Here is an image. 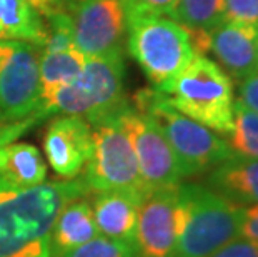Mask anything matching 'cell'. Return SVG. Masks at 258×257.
<instances>
[{"label": "cell", "mask_w": 258, "mask_h": 257, "mask_svg": "<svg viewBox=\"0 0 258 257\" xmlns=\"http://www.w3.org/2000/svg\"><path fill=\"white\" fill-rule=\"evenodd\" d=\"M87 192L82 179L30 189L0 184V257H50L52 227L60 211Z\"/></svg>", "instance_id": "6da1fadb"}, {"label": "cell", "mask_w": 258, "mask_h": 257, "mask_svg": "<svg viewBox=\"0 0 258 257\" xmlns=\"http://www.w3.org/2000/svg\"><path fill=\"white\" fill-rule=\"evenodd\" d=\"M125 9L127 50L153 89H160L195 57L186 29L168 15L153 12L135 0H125Z\"/></svg>", "instance_id": "7a4b0ae2"}, {"label": "cell", "mask_w": 258, "mask_h": 257, "mask_svg": "<svg viewBox=\"0 0 258 257\" xmlns=\"http://www.w3.org/2000/svg\"><path fill=\"white\" fill-rule=\"evenodd\" d=\"M127 104L123 54L87 57L82 72L42 102L37 120L50 116H77L95 125Z\"/></svg>", "instance_id": "3957f363"}, {"label": "cell", "mask_w": 258, "mask_h": 257, "mask_svg": "<svg viewBox=\"0 0 258 257\" xmlns=\"http://www.w3.org/2000/svg\"><path fill=\"white\" fill-rule=\"evenodd\" d=\"M157 90L178 112L213 132L228 135L233 130L232 77L207 56H195L177 77Z\"/></svg>", "instance_id": "277c9868"}, {"label": "cell", "mask_w": 258, "mask_h": 257, "mask_svg": "<svg viewBox=\"0 0 258 257\" xmlns=\"http://www.w3.org/2000/svg\"><path fill=\"white\" fill-rule=\"evenodd\" d=\"M182 226L175 257H208L241 237L245 207L202 184H180Z\"/></svg>", "instance_id": "5b68a950"}, {"label": "cell", "mask_w": 258, "mask_h": 257, "mask_svg": "<svg viewBox=\"0 0 258 257\" xmlns=\"http://www.w3.org/2000/svg\"><path fill=\"white\" fill-rule=\"evenodd\" d=\"M134 107L153 120L185 169L186 177L210 172L233 156L227 140L172 107L157 89L139 90Z\"/></svg>", "instance_id": "8992f818"}, {"label": "cell", "mask_w": 258, "mask_h": 257, "mask_svg": "<svg viewBox=\"0 0 258 257\" xmlns=\"http://www.w3.org/2000/svg\"><path fill=\"white\" fill-rule=\"evenodd\" d=\"M40 107V47L22 40L0 42V127L22 134L37 122Z\"/></svg>", "instance_id": "52a82bcc"}, {"label": "cell", "mask_w": 258, "mask_h": 257, "mask_svg": "<svg viewBox=\"0 0 258 257\" xmlns=\"http://www.w3.org/2000/svg\"><path fill=\"white\" fill-rule=\"evenodd\" d=\"M84 184L92 192H130L147 197L134 147L113 116L92 125V154L84 169Z\"/></svg>", "instance_id": "ba28073f"}, {"label": "cell", "mask_w": 258, "mask_h": 257, "mask_svg": "<svg viewBox=\"0 0 258 257\" xmlns=\"http://www.w3.org/2000/svg\"><path fill=\"white\" fill-rule=\"evenodd\" d=\"M113 117L123 127L132 142L140 176L148 194L182 184V180L186 177L185 169L170 147L165 135L150 117L139 112L130 104L113 114Z\"/></svg>", "instance_id": "9c48e42d"}, {"label": "cell", "mask_w": 258, "mask_h": 257, "mask_svg": "<svg viewBox=\"0 0 258 257\" xmlns=\"http://www.w3.org/2000/svg\"><path fill=\"white\" fill-rule=\"evenodd\" d=\"M70 14L75 43L87 57L123 54L127 39L125 0H87Z\"/></svg>", "instance_id": "30bf717a"}, {"label": "cell", "mask_w": 258, "mask_h": 257, "mask_svg": "<svg viewBox=\"0 0 258 257\" xmlns=\"http://www.w3.org/2000/svg\"><path fill=\"white\" fill-rule=\"evenodd\" d=\"M178 185L150 192L142 200L135 232L139 257H175L182 226Z\"/></svg>", "instance_id": "8fae6325"}, {"label": "cell", "mask_w": 258, "mask_h": 257, "mask_svg": "<svg viewBox=\"0 0 258 257\" xmlns=\"http://www.w3.org/2000/svg\"><path fill=\"white\" fill-rule=\"evenodd\" d=\"M47 40L40 47V85L42 102L70 84L82 72L87 56L74 39L72 14L60 10L43 19Z\"/></svg>", "instance_id": "7c38bea8"}, {"label": "cell", "mask_w": 258, "mask_h": 257, "mask_svg": "<svg viewBox=\"0 0 258 257\" xmlns=\"http://www.w3.org/2000/svg\"><path fill=\"white\" fill-rule=\"evenodd\" d=\"M47 161L58 176L74 179L84 171L92 154V125L77 116L53 119L43 135Z\"/></svg>", "instance_id": "4fadbf2b"}, {"label": "cell", "mask_w": 258, "mask_h": 257, "mask_svg": "<svg viewBox=\"0 0 258 257\" xmlns=\"http://www.w3.org/2000/svg\"><path fill=\"white\" fill-rule=\"evenodd\" d=\"M210 54L235 80L258 72V29L223 20L210 30Z\"/></svg>", "instance_id": "5bb4252c"}, {"label": "cell", "mask_w": 258, "mask_h": 257, "mask_svg": "<svg viewBox=\"0 0 258 257\" xmlns=\"http://www.w3.org/2000/svg\"><path fill=\"white\" fill-rule=\"evenodd\" d=\"M130 192H100L93 199L92 211L100 236L135 245L137 219L142 200Z\"/></svg>", "instance_id": "9a60e30c"}, {"label": "cell", "mask_w": 258, "mask_h": 257, "mask_svg": "<svg viewBox=\"0 0 258 257\" xmlns=\"http://www.w3.org/2000/svg\"><path fill=\"white\" fill-rule=\"evenodd\" d=\"M208 185L237 205H258V159L233 154L212 169Z\"/></svg>", "instance_id": "2e32d148"}, {"label": "cell", "mask_w": 258, "mask_h": 257, "mask_svg": "<svg viewBox=\"0 0 258 257\" xmlns=\"http://www.w3.org/2000/svg\"><path fill=\"white\" fill-rule=\"evenodd\" d=\"M98 236L92 204L79 197L60 211L50 236V257H62Z\"/></svg>", "instance_id": "e0dca14e"}, {"label": "cell", "mask_w": 258, "mask_h": 257, "mask_svg": "<svg viewBox=\"0 0 258 257\" xmlns=\"http://www.w3.org/2000/svg\"><path fill=\"white\" fill-rule=\"evenodd\" d=\"M47 179V166L37 147L25 142L0 144V182L10 189H30Z\"/></svg>", "instance_id": "ac0fdd59"}, {"label": "cell", "mask_w": 258, "mask_h": 257, "mask_svg": "<svg viewBox=\"0 0 258 257\" xmlns=\"http://www.w3.org/2000/svg\"><path fill=\"white\" fill-rule=\"evenodd\" d=\"M22 40L42 47L47 40L45 22L27 0H0V42Z\"/></svg>", "instance_id": "d6986e66"}, {"label": "cell", "mask_w": 258, "mask_h": 257, "mask_svg": "<svg viewBox=\"0 0 258 257\" xmlns=\"http://www.w3.org/2000/svg\"><path fill=\"white\" fill-rule=\"evenodd\" d=\"M227 144L235 156L258 159V114L238 99L233 104V130Z\"/></svg>", "instance_id": "ffe728a7"}, {"label": "cell", "mask_w": 258, "mask_h": 257, "mask_svg": "<svg viewBox=\"0 0 258 257\" xmlns=\"http://www.w3.org/2000/svg\"><path fill=\"white\" fill-rule=\"evenodd\" d=\"M172 19L186 29L212 30L225 20V0H178Z\"/></svg>", "instance_id": "44dd1931"}, {"label": "cell", "mask_w": 258, "mask_h": 257, "mask_svg": "<svg viewBox=\"0 0 258 257\" xmlns=\"http://www.w3.org/2000/svg\"><path fill=\"white\" fill-rule=\"evenodd\" d=\"M62 257H139V254L135 245L98 234L97 237L79 245Z\"/></svg>", "instance_id": "7402d4cb"}, {"label": "cell", "mask_w": 258, "mask_h": 257, "mask_svg": "<svg viewBox=\"0 0 258 257\" xmlns=\"http://www.w3.org/2000/svg\"><path fill=\"white\" fill-rule=\"evenodd\" d=\"M225 20L258 29V0H225Z\"/></svg>", "instance_id": "603a6c76"}, {"label": "cell", "mask_w": 258, "mask_h": 257, "mask_svg": "<svg viewBox=\"0 0 258 257\" xmlns=\"http://www.w3.org/2000/svg\"><path fill=\"white\" fill-rule=\"evenodd\" d=\"M208 257H258V242L245 237H237Z\"/></svg>", "instance_id": "cb8c5ba5"}, {"label": "cell", "mask_w": 258, "mask_h": 257, "mask_svg": "<svg viewBox=\"0 0 258 257\" xmlns=\"http://www.w3.org/2000/svg\"><path fill=\"white\" fill-rule=\"evenodd\" d=\"M238 100L258 114V72L238 82Z\"/></svg>", "instance_id": "d4e9b609"}, {"label": "cell", "mask_w": 258, "mask_h": 257, "mask_svg": "<svg viewBox=\"0 0 258 257\" xmlns=\"http://www.w3.org/2000/svg\"><path fill=\"white\" fill-rule=\"evenodd\" d=\"M241 237L258 242V205L245 207L241 219Z\"/></svg>", "instance_id": "484cf974"}, {"label": "cell", "mask_w": 258, "mask_h": 257, "mask_svg": "<svg viewBox=\"0 0 258 257\" xmlns=\"http://www.w3.org/2000/svg\"><path fill=\"white\" fill-rule=\"evenodd\" d=\"M27 2L37 10V14L40 15L42 19H45L55 12H60V10H65L63 5L60 4V0H27Z\"/></svg>", "instance_id": "4316f807"}, {"label": "cell", "mask_w": 258, "mask_h": 257, "mask_svg": "<svg viewBox=\"0 0 258 257\" xmlns=\"http://www.w3.org/2000/svg\"><path fill=\"white\" fill-rule=\"evenodd\" d=\"M135 2H139L140 5H144V7L150 9V10H153V12H157V14L172 17V14H173L175 7H177L178 0H135Z\"/></svg>", "instance_id": "83f0119b"}, {"label": "cell", "mask_w": 258, "mask_h": 257, "mask_svg": "<svg viewBox=\"0 0 258 257\" xmlns=\"http://www.w3.org/2000/svg\"><path fill=\"white\" fill-rule=\"evenodd\" d=\"M17 135H20L17 130L0 127V144H7V142H12V139L17 137Z\"/></svg>", "instance_id": "f1b7e54d"}, {"label": "cell", "mask_w": 258, "mask_h": 257, "mask_svg": "<svg viewBox=\"0 0 258 257\" xmlns=\"http://www.w3.org/2000/svg\"><path fill=\"white\" fill-rule=\"evenodd\" d=\"M84 2H87V0H60V4H62L65 7V10H69V12H72L74 9H77Z\"/></svg>", "instance_id": "f546056e"}, {"label": "cell", "mask_w": 258, "mask_h": 257, "mask_svg": "<svg viewBox=\"0 0 258 257\" xmlns=\"http://www.w3.org/2000/svg\"><path fill=\"white\" fill-rule=\"evenodd\" d=\"M0 184H2V182H0Z\"/></svg>", "instance_id": "4dcf8cb0"}]
</instances>
